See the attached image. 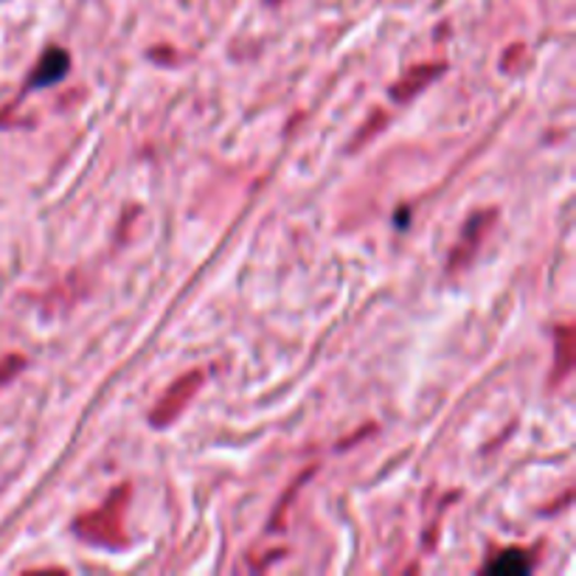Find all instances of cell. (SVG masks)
<instances>
[{"mask_svg":"<svg viewBox=\"0 0 576 576\" xmlns=\"http://www.w3.org/2000/svg\"><path fill=\"white\" fill-rule=\"evenodd\" d=\"M68 74V54L59 52V48H52L40 59V68L32 74V88H45V85L57 82Z\"/></svg>","mask_w":576,"mask_h":576,"instance_id":"obj_1","label":"cell"},{"mask_svg":"<svg viewBox=\"0 0 576 576\" xmlns=\"http://www.w3.org/2000/svg\"><path fill=\"white\" fill-rule=\"evenodd\" d=\"M532 568V560L525 551H503L498 560L487 565V571H495V574H525V571Z\"/></svg>","mask_w":576,"mask_h":576,"instance_id":"obj_2","label":"cell"}]
</instances>
